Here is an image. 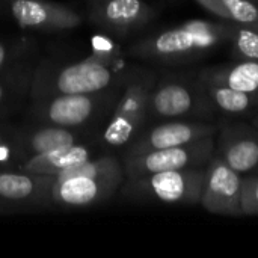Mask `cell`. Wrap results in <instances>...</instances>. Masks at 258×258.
Listing matches in <instances>:
<instances>
[{"label": "cell", "instance_id": "6da1fadb", "mask_svg": "<svg viewBox=\"0 0 258 258\" xmlns=\"http://www.w3.org/2000/svg\"><path fill=\"white\" fill-rule=\"evenodd\" d=\"M230 26L231 23L224 20H189L139 39L128 47V53L162 65L189 63L227 44Z\"/></svg>", "mask_w": 258, "mask_h": 258}, {"label": "cell", "instance_id": "7a4b0ae2", "mask_svg": "<svg viewBox=\"0 0 258 258\" xmlns=\"http://www.w3.org/2000/svg\"><path fill=\"white\" fill-rule=\"evenodd\" d=\"M122 63H109L94 56L54 71L41 70L35 76L33 94L50 97L57 94H92L115 86L121 80Z\"/></svg>", "mask_w": 258, "mask_h": 258}, {"label": "cell", "instance_id": "3957f363", "mask_svg": "<svg viewBox=\"0 0 258 258\" xmlns=\"http://www.w3.org/2000/svg\"><path fill=\"white\" fill-rule=\"evenodd\" d=\"M206 166L163 171L124 180L122 195L133 201L194 206L200 204Z\"/></svg>", "mask_w": 258, "mask_h": 258}, {"label": "cell", "instance_id": "277c9868", "mask_svg": "<svg viewBox=\"0 0 258 258\" xmlns=\"http://www.w3.org/2000/svg\"><path fill=\"white\" fill-rule=\"evenodd\" d=\"M215 115L198 76H168L156 80L150 95L148 118L210 121Z\"/></svg>", "mask_w": 258, "mask_h": 258}, {"label": "cell", "instance_id": "5b68a950", "mask_svg": "<svg viewBox=\"0 0 258 258\" xmlns=\"http://www.w3.org/2000/svg\"><path fill=\"white\" fill-rule=\"evenodd\" d=\"M154 85L156 76L150 71L136 73L125 79L124 91L103 132V141L109 147H124L142 132Z\"/></svg>", "mask_w": 258, "mask_h": 258}, {"label": "cell", "instance_id": "8992f818", "mask_svg": "<svg viewBox=\"0 0 258 258\" xmlns=\"http://www.w3.org/2000/svg\"><path fill=\"white\" fill-rule=\"evenodd\" d=\"M215 141L216 136H209L181 147L153 150L135 156H124L121 162L124 166L125 180L139 178L163 171L206 166L215 153Z\"/></svg>", "mask_w": 258, "mask_h": 258}, {"label": "cell", "instance_id": "52a82bcc", "mask_svg": "<svg viewBox=\"0 0 258 258\" xmlns=\"http://www.w3.org/2000/svg\"><path fill=\"white\" fill-rule=\"evenodd\" d=\"M243 177L213 153L206 165V177L200 204L210 213L243 216Z\"/></svg>", "mask_w": 258, "mask_h": 258}, {"label": "cell", "instance_id": "ba28073f", "mask_svg": "<svg viewBox=\"0 0 258 258\" xmlns=\"http://www.w3.org/2000/svg\"><path fill=\"white\" fill-rule=\"evenodd\" d=\"M125 178H89L76 177L65 181H51L48 178L42 204L59 209H86L103 204L113 198Z\"/></svg>", "mask_w": 258, "mask_h": 258}, {"label": "cell", "instance_id": "9c48e42d", "mask_svg": "<svg viewBox=\"0 0 258 258\" xmlns=\"http://www.w3.org/2000/svg\"><path fill=\"white\" fill-rule=\"evenodd\" d=\"M218 125L201 119H172L141 132L130 144L124 156H135L153 150L181 147L209 136H216Z\"/></svg>", "mask_w": 258, "mask_h": 258}, {"label": "cell", "instance_id": "30bf717a", "mask_svg": "<svg viewBox=\"0 0 258 258\" xmlns=\"http://www.w3.org/2000/svg\"><path fill=\"white\" fill-rule=\"evenodd\" d=\"M215 154L242 177L258 172V130L251 122L230 121L218 127Z\"/></svg>", "mask_w": 258, "mask_h": 258}, {"label": "cell", "instance_id": "8fae6325", "mask_svg": "<svg viewBox=\"0 0 258 258\" xmlns=\"http://www.w3.org/2000/svg\"><path fill=\"white\" fill-rule=\"evenodd\" d=\"M38 115L54 125L80 127L91 119L97 118L112 98L101 92L92 94H57L41 97Z\"/></svg>", "mask_w": 258, "mask_h": 258}, {"label": "cell", "instance_id": "7c38bea8", "mask_svg": "<svg viewBox=\"0 0 258 258\" xmlns=\"http://www.w3.org/2000/svg\"><path fill=\"white\" fill-rule=\"evenodd\" d=\"M9 11L23 29L38 32L70 30L83 21L73 8L48 0H11Z\"/></svg>", "mask_w": 258, "mask_h": 258}, {"label": "cell", "instance_id": "4fadbf2b", "mask_svg": "<svg viewBox=\"0 0 258 258\" xmlns=\"http://www.w3.org/2000/svg\"><path fill=\"white\" fill-rule=\"evenodd\" d=\"M91 21L116 35H130L154 18L145 0H95L89 11Z\"/></svg>", "mask_w": 258, "mask_h": 258}, {"label": "cell", "instance_id": "5bb4252c", "mask_svg": "<svg viewBox=\"0 0 258 258\" xmlns=\"http://www.w3.org/2000/svg\"><path fill=\"white\" fill-rule=\"evenodd\" d=\"M48 177L0 171V209L42 204Z\"/></svg>", "mask_w": 258, "mask_h": 258}, {"label": "cell", "instance_id": "9a60e30c", "mask_svg": "<svg viewBox=\"0 0 258 258\" xmlns=\"http://www.w3.org/2000/svg\"><path fill=\"white\" fill-rule=\"evenodd\" d=\"M200 77V76H198ZM210 106L225 116H251L258 112V95H252L228 85L200 77Z\"/></svg>", "mask_w": 258, "mask_h": 258}, {"label": "cell", "instance_id": "2e32d148", "mask_svg": "<svg viewBox=\"0 0 258 258\" xmlns=\"http://www.w3.org/2000/svg\"><path fill=\"white\" fill-rule=\"evenodd\" d=\"M91 156H92V150L89 145L74 144V145L56 148L47 153L32 154L26 160L21 162L20 168L21 171L33 174V175L51 177L73 165L88 160Z\"/></svg>", "mask_w": 258, "mask_h": 258}, {"label": "cell", "instance_id": "e0dca14e", "mask_svg": "<svg viewBox=\"0 0 258 258\" xmlns=\"http://www.w3.org/2000/svg\"><path fill=\"white\" fill-rule=\"evenodd\" d=\"M198 76L258 95V60H234L230 63L207 67L201 70Z\"/></svg>", "mask_w": 258, "mask_h": 258}, {"label": "cell", "instance_id": "ac0fdd59", "mask_svg": "<svg viewBox=\"0 0 258 258\" xmlns=\"http://www.w3.org/2000/svg\"><path fill=\"white\" fill-rule=\"evenodd\" d=\"M79 133L71 130V127H62V125H47L36 128L20 139L18 148L24 151L26 154H41L47 153L56 148L70 147L74 144H79Z\"/></svg>", "mask_w": 258, "mask_h": 258}, {"label": "cell", "instance_id": "d6986e66", "mask_svg": "<svg viewBox=\"0 0 258 258\" xmlns=\"http://www.w3.org/2000/svg\"><path fill=\"white\" fill-rule=\"evenodd\" d=\"M219 20L239 24H258V3L254 0H195Z\"/></svg>", "mask_w": 258, "mask_h": 258}, {"label": "cell", "instance_id": "ffe728a7", "mask_svg": "<svg viewBox=\"0 0 258 258\" xmlns=\"http://www.w3.org/2000/svg\"><path fill=\"white\" fill-rule=\"evenodd\" d=\"M227 44L234 60H258V24L231 23Z\"/></svg>", "mask_w": 258, "mask_h": 258}, {"label": "cell", "instance_id": "44dd1931", "mask_svg": "<svg viewBox=\"0 0 258 258\" xmlns=\"http://www.w3.org/2000/svg\"><path fill=\"white\" fill-rule=\"evenodd\" d=\"M92 54L97 59H101L109 63H122L121 62V47L106 35H94L91 38Z\"/></svg>", "mask_w": 258, "mask_h": 258}, {"label": "cell", "instance_id": "7402d4cb", "mask_svg": "<svg viewBox=\"0 0 258 258\" xmlns=\"http://www.w3.org/2000/svg\"><path fill=\"white\" fill-rule=\"evenodd\" d=\"M242 209L243 216L258 215V175L243 177Z\"/></svg>", "mask_w": 258, "mask_h": 258}, {"label": "cell", "instance_id": "603a6c76", "mask_svg": "<svg viewBox=\"0 0 258 258\" xmlns=\"http://www.w3.org/2000/svg\"><path fill=\"white\" fill-rule=\"evenodd\" d=\"M20 150L18 147H15L11 141V138H8L2 130H0V168L3 166H9L11 163H14L15 159V151Z\"/></svg>", "mask_w": 258, "mask_h": 258}, {"label": "cell", "instance_id": "cb8c5ba5", "mask_svg": "<svg viewBox=\"0 0 258 258\" xmlns=\"http://www.w3.org/2000/svg\"><path fill=\"white\" fill-rule=\"evenodd\" d=\"M11 48L6 45V44H3V42H0V70L6 65V62L9 60V57H11Z\"/></svg>", "mask_w": 258, "mask_h": 258}, {"label": "cell", "instance_id": "d4e9b609", "mask_svg": "<svg viewBox=\"0 0 258 258\" xmlns=\"http://www.w3.org/2000/svg\"><path fill=\"white\" fill-rule=\"evenodd\" d=\"M9 91H11V85L6 80H0V109L3 106V103L6 101V98H8Z\"/></svg>", "mask_w": 258, "mask_h": 258}, {"label": "cell", "instance_id": "484cf974", "mask_svg": "<svg viewBox=\"0 0 258 258\" xmlns=\"http://www.w3.org/2000/svg\"><path fill=\"white\" fill-rule=\"evenodd\" d=\"M249 122L258 130V112L257 113H254V115H251V121H249Z\"/></svg>", "mask_w": 258, "mask_h": 258}, {"label": "cell", "instance_id": "4316f807", "mask_svg": "<svg viewBox=\"0 0 258 258\" xmlns=\"http://www.w3.org/2000/svg\"><path fill=\"white\" fill-rule=\"evenodd\" d=\"M254 2H257V3H258V0H254Z\"/></svg>", "mask_w": 258, "mask_h": 258}, {"label": "cell", "instance_id": "83f0119b", "mask_svg": "<svg viewBox=\"0 0 258 258\" xmlns=\"http://www.w3.org/2000/svg\"><path fill=\"white\" fill-rule=\"evenodd\" d=\"M91 2H95V0H91Z\"/></svg>", "mask_w": 258, "mask_h": 258}, {"label": "cell", "instance_id": "f1b7e54d", "mask_svg": "<svg viewBox=\"0 0 258 258\" xmlns=\"http://www.w3.org/2000/svg\"><path fill=\"white\" fill-rule=\"evenodd\" d=\"M255 175H258V172H257V174H255Z\"/></svg>", "mask_w": 258, "mask_h": 258}]
</instances>
